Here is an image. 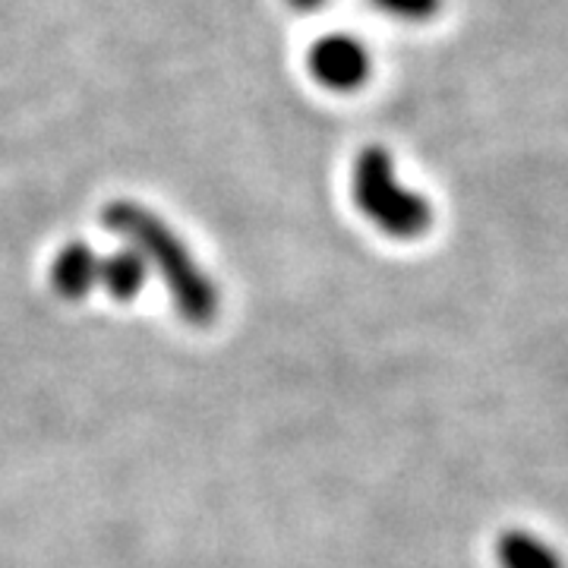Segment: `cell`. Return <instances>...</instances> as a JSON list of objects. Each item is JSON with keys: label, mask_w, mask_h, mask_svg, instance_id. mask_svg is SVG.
<instances>
[{"label": "cell", "mask_w": 568, "mask_h": 568, "mask_svg": "<svg viewBox=\"0 0 568 568\" xmlns=\"http://www.w3.org/2000/svg\"><path fill=\"white\" fill-rule=\"evenodd\" d=\"M102 222L114 234H121L123 241L162 275L183 323L196 325V328L215 323V316L222 310L219 287L200 268L181 237L152 209L130 203V200H118V203L104 205Z\"/></svg>", "instance_id": "cell-1"}, {"label": "cell", "mask_w": 568, "mask_h": 568, "mask_svg": "<svg viewBox=\"0 0 568 568\" xmlns=\"http://www.w3.org/2000/svg\"><path fill=\"white\" fill-rule=\"evenodd\" d=\"M351 193L364 219H369L388 237L414 241L433 224L429 203L398 181L392 155L379 145H369L357 155L351 174Z\"/></svg>", "instance_id": "cell-2"}, {"label": "cell", "mask_w": 568, "mask_h": 568, "mask_svg": "<svg viewBox=\"0 0 568 568\" xmlns=\"http://www.w3.org/2000/svg\"><path fill=\"white\" fill-rule=\"evenodd\" d=\"M310 73L332 92H354L369 77V51L345 32H328L306 54Z\"/></svg>", "instance_id": "cell-3"}, {"label": "cell", "mask_w": 568, "mask_h": 568, "mask_svg": "<svg viewBox=\"0 0 568 568\" xmlns=\"http://www.w3.org/2000/svg\"><path fill=\"white\" fill-rule=\"evenodd\" d=\"M99 272H102L99 253L82 241H73V244L61 246L51 263V287L63 301H82L99 284Z\"/></svg>", "instance_id": "cell-4"}, {"label": "cell", "mask_w": 568, "mask_h": 568, "mask_svg": "<svg viewBox=\"0 0 568 568\" xmlns=\"http://www.w3.org/2000/svg\"><path fill=\"white\" fill-rule=\"evenodd\" d=\"M496 559L503 568H566L559 552L528 530H506L496 540Z\"/></svg>", "instance_id": "cell-5"}, {"label": "cell", "mask_w": 568, "mask_h": 568, "mask_svg": "<svg viewBox=\"0 0 568 568\" xmlns=\"http://www.w3.org/2000/svg\"><path fill=\"white\" fill-rule=\"evenodd\" d=\"M145 278H149V263L142 260L133 246H126V250H121V253H114V256L102 260L99 282H102L104 291H108L114 301H121V304L133 301V297H140Z\"/></svg>", "instance_id": "cell-6"}, {"label": "cell", "mask_w": 568, "mask_h": 568, "mask_svg": "<svg viewBox=\"0 0 568 568\" xmlns=\"http://www.w3.org/2000/svg\"><path fill=\"white\" fill-rule=\"evenodd\" d=\"M383 13L388 17H398V20H410V22H420L429 20V17H436L439 13V7H443V0H373Z\"/></svg>", "instance_id": "cell-7"}, {"label": "cell", "mask_w": 568, "mask_h": 568, "mask_svg": "<svg viewBox=\"0 0 568 568\" xmlns=\"http://www.w3.org/2000/svg\"><path fill=\"white\" fill-rule=\"evenodd\" d=\"M294 10H301V13H306V10H316V7H323L325 0H287Z\"/></svg>", "instance_id": "cell-8"}]
</instances>
